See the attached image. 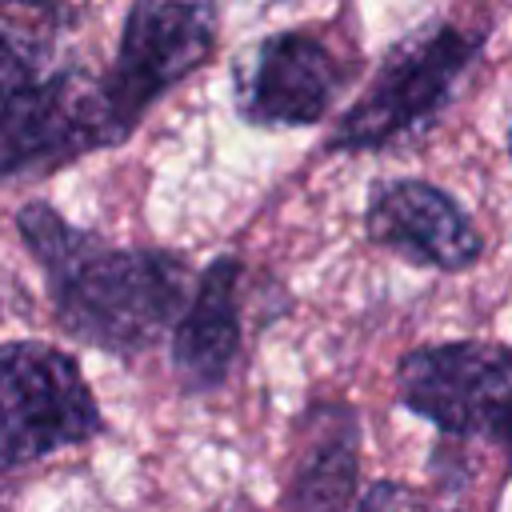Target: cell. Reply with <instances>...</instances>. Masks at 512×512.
I'll return each mask as SVG.
<instances>
[{
	"label": "cell",
	"mask_w": 512,
	"mask_h": 512,
	"mask_svg": "<svg viewBox=\"0 0 512 512\" xmlns=\"http://www.w3.org/2000/svg\"><path fill=\"white\" fill-rule=\"evenodd\" d=\"M104 432L80 360L48 340H0V480Z\"/></svg>",
	"instance_id": "4"
},
{
	"label": "cell",
	"mask_w": 512,
	"mask_h": 512,
	"mask_svg": "<svg viewBox=\"0 0 512 512\" xmlns=\"http://www.w3.org/2000/svg\"><path fill=\"white\" fill-rule=\"evenodd\" d=\"M484 44L488 32L460 20H424L400 36L380 56L360 96L336 116L324 152H384L428 132L452 104L460 80L484 56Z\"/></svg>",
	"instance_id": "2"
},
{
	"label": "cell",
	"mask_w": 512,
	"mask_h": 512,
	"mask_svg": "<svg viewBox=\"0 0 512 512\" xmlns=\"http://www.w3.org/2000/svg\"><path fill=\"white\" fill-rule=\"evenodd\" d=\"M352 64L324 32L284 28L256 40L232 68V108L248 128H312L332 116Z\"/></svg>",
	"instance_id": "6"
},
{
	"label": "cell",
	"mask_w": 512,
	"mask_h": 512,
	"mask_svg": "<svg viewBox=\"0 0 512 512\" xmlns=\"http://www.w3.org/2000/svg\"><path fill=\"white\" fill-rule=\"evenodd\" d=\"M216 40L220 0H132L116 56L100 72L104 100L124 140L172 88L216 56Z\"/></svg>",
	"instance_id": "5"
},
{
	"label": "cell",
	"mask_w": 512,
	"mask_h": 512,
	"mask_svg": "<svg viewBox=\"0 0 512 512\" xmlns=\"http://www.w3.org/2000/svg\"><path fill=\"white\" fill-rule=\"evenodd\" d=\"M296 440L280 512H348L360 496V412L348 400H312L296 416Z\"/></svg>",
	"instance_id": "9"
},
{
	"label": "cell",
	"mask_w": 512,
	"mask_h": 512,
	"mask_svg": "<svg viewBox=\"0 0 512 512\" xmlns=\"http://www.w3.org/2000/svg\"><path fill=\"white\" fill-rule=\"evenodd\" d=\"M348 512H456V508H448L436 496H424L400 480H372Z\"/></svg>",
	"instance_id": "10"
},
{
	"label": "cell",
	"mask_w": 512,
	"mask_h": 512,
	"mask_svg": "<svg viewBox=\"0 0 512 512\" xmlns=\"http://www.w3.org/2000/svg\"><path fill=\"white\" fill-rule=\"evenodd\" d=\"M272 4H284V0H272Z\"/></svg>",
	"instance_id": "13"
},
{
	"label": "cell",
	"mask_w": 512,
	"mask_h": 512,
	"mask_svg": "<svg viewBox=\"0 0 512 512\" xmlns=\"http://www.w3.org/2000/svg\"><path fill=\"white\" fill-rule=\"evenodd\" d=\"M0 8H20V12L44 16V20H56V16H72V8H68L64 0H0Z\"/></svg>",
	"instance_id": "11"
},
{
	"label": "cell",
	"mask_w": 512,
	"mask_h": 512,
	"mask_svg": "<svg viewBox=\"0 0 512 512\" xmlns=\"http://www.w3.org/2000/svg\"><path fill=\"white\" fill-rule=\"evenodd\" d=\"M508 160H512V128H508Z\"/></svg>",
	"instance_id": "12"
},
{
	"label": "cell",
	"mask_w": 512,
	"mask_h": 512,
	"mask_svg": "<svg viewBox=\"0 0 512 512\" xmlns=\"http://www.w3.org/2000/svg\"><path fill=\"white\" fill-rule=\"evenodd\" d=\"M396 404L440 432L436 448L484 444L512 472V344H416L396 364Z\"/></svg>",
	"instance_id": "3"
},
{
	"label": "cell",
	"mask_w": 512,
	"mask_h": 512,
	"mask_svg": "<svg viewBox=\"0 0 512 512\" xmlns=\"http://www.w3.org/2000/svg\"><path fill=\"white\" fill-rule=\"evenodd\" d=\"M364 232L376 248L432 272H464L484 256V236L464 204L420 176L376 180L364 200Z\"/></svg>",
	"instance_id": "7"
},
{
	"label": "cell",
	"mask_w": 512,
	"mask_h": 512,
	"mask_svg": "<svg viewBox=\"0 0 512 512\" xmlns=\"http://www.w3.org/2000/svg\"><path fill=\"white\" fill-rule=\"evenodd\" d=\"M16 236L44 272L60 332L116 360H136L168 340L200 276L184 252L108 244L68 224L48 200L16 208Z\"/></svg>",
	"instance_id": "1"
},
{
	"label": "cell",
	"mask_w": 512,
	"mask_h": 512,
	"mask_svg": "<svg viewBox=\"0 0 512 512\" xmlns=\"http://www.w3.org/2000/svg\"><path fill=\"white\" fill-rule=\"evenodd\" d=\"M240 284L244 260L236 252H220L208 268H200L192 300L168 336L172 376L184 396H208L228 384L244 348L240 324Z\"/></svg>",
	"instance_id": "8"
}]
</instances>
